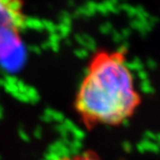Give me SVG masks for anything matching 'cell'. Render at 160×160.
Returning <instances> with one entry per match:
<instances>
[{
    "instance_id": "obj_1",
    "label": "cell",
    "mask_w": 160,
    "mask_h": 160,
    "mask_svg": "<svg viewBox=\"0 0 160 160\" xmlns=\"http://www.w3.org/2000/svg\"><path fill=\"white\" fill-rule=\"evenodd\" d=\"M142 104L124 51H98L91 58L77 88L73 109L88 129L120 127Z\"/></svg>"
},
{
    "instance_id": "obj_4",
    "label": "cell",
    "mask_w": 160,
    "mask_h": 160,
    "mask_svg": "<svg viewBox=\"0 0 160 160\" xmlns=\"http://www.w3.org/2000/svg\"><path fill=\"white\" fill-rule=\"evenodd\" d=\"M56 160H103L96 152L94 151H84L75 154L62 156Z\"/></svg>"
},
{
    "instance_id": "obj_2",
    "label": "cell",
    "mask_w": 160,
    "mask_h": 160,
    "mask_svg": "<svg viewBox=\"0 0 160 160\" xmlns=\"http://www.w3.org/2000/svg\"><path fill=\"white\" fill-rule=\"evenodd\" d=\"M25 58V49L19 31L0 28V63L18 66Z\"/></svg>"
},
{
    "instance_id": "obj_3",
    "label": "cell",
    "mask_w": 160,
    "mask_h": 160,
    "mask_svg": "<svg viewBox=\"0 0 160 160\" xmlns=\"http://www.w3.org/2000/svg\"><path fill=\"white\" fill-rule=\"evenodd\" d=\"M24 25L20 0H0V28L20 30Z\"/></svg>"
}]
</instances>
